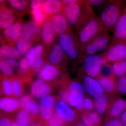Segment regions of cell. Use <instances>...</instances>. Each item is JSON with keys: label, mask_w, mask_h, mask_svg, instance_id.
Here are the masks:
<instances>
[{"label": "cell", "mask_w": 126, "mask_h": 126, "mask_svg": "<svg viewBox=\"0 0 126 126\" xmlns=\"http://www.w3.org/2000/svg\"><path fill=\"white\" fill-rule=\"evenodd\" d=\"M63 12L68 23L73 30H77L84 21L96 15L92 7L86 0L64 5Z\"/></svg>", "instance_id": "1"}, {"label": "cell", "mask_w": 126, "mask_h": 126, "mask_svg": "<svg viewBox=\"0 0 126 126\" xmlns=\"http://www.w3.org/2000/svg\"><path fill=\"white\" fill-rule=\"evenodd\" d=\"M57 40L69 61H79L82 47L77 33L72 31L62 34L57 37Z\"/></svg>", "instance_id": "2"}, {"label": "cell", "mask_w": 126, "mask_h": 126, "mask_svg": "<svg viewBox=\"0 0 126 126\" xmlns=\"http://www.w3.org/2000/svg\"><path fill=\"white\" fill-rule=\"evenodd\" d=\"M125 0H108L100 14L99 19L108 31L113 32L125 6Z\"/></svg>", "instance_id": "3"}, {"label": "cell", "mask_w": 126, "mask_h": 126, "mask_svg": "<svg viewBox=\"0 0 126 126\" xmlns=\"http://www.w3.org/2000/svg\"><path fill=\"white\" fill-rule=\"evenodd\" d=\"M106 30L99 17L96 15L84 21L76 31L82 49L94 37Z\"/></svg>", "instance_id": "4"}, {"label": "cell", "mask_w": 126, "mask_h": 126, "mask_svg": "<svg viewBox=\"0 0 126 126\" xmlns=\"http://www.w3.org/2000/svg\"><path fill=\"white\" fill-rule=\"evenodd\" d=\"M110 40L107 31L106 30L100 32L84 46L79 62L86 56L97 55L99 52H104L109 45Z\"/></svg>", "instance_id": "5"}, {"label": "cell", "mask_w": 126, "mask_h": 126, "mask_svg": "<svg viewBox=\"0 0 126 126\" xmlns=\"http://www.w3.org/2000/svg\"><path fill=\"white\" fill-rule=\"evenodd\" d=\"M79 62L82 63L80 73L94 79L100 75L102 67L107 63L101 55L97 54L86 56Z\"/></svg>", "instance_id": "6"}, {"label": "cell", "mask_w": 126, "mask_h": 126, "mask_svg": "<svg viewBox=\"0 0 126 126\" xmlns=\"http://www.w3.org/2000/svg\"><path fill=\"white\" fill-rule=\"evenodd\" d=\"M47 51L43 44L34 46L26 56L30 67L35 74L39 72L47 61Z\"/></svg>", "instance_id": "7"}, {"label": "cell", "mask_w": 126, "mask_h": 126, "mask_svg": "<svg viewBox=\"0 0 126 126\" xmlns=\"http://www.w3.org/2000/svg\"><path fill=\"white\" fill-rule=\"evenodd\" d=\"M126 51V43L115 42L110 43L108 47L101 56L107 63H113L125 58Z\"/></svg>", "instance_id": "8"}, {"label": "cell", "mask_w": 126, "mask_h": 126, "mask_svg": "<svg viewBox=\"0 0 126 126\" xmlns=\"http://www.w3.org/2000/svg\"><path fill=\"white\" fill-rule=\"evenodd\" d=\"M47 61L49 63L65 70L67 62L69 60L58 40L47 51Z\"/></svg>", "instance_id": "9"}, {"label": "cell", "mask_w": 126, "mask_h": 126, "mask_svg": "<svg viewBox=\"0 0 126 126\" xmlns=\"http://www.w3.org/2000/svg\"><path fill=\"white\" fill-rule=\"evenodd\" d=\"M55 113L68 126H74L78 123V115L77 113L65 102L60 99L56 103Z\"/></svg>", "instance_id": "10"}, {"label": "cell", "mask_w": 126, "mask_h": 126, "mask_svg": "<svg viewBox=\"0 0 126 126\" xmlns=\"http://www.w3.org/2000/svg\"><path fill=\"white\" fill-rule=\"evenodd\" d=\"M41 26L34 21L25 23L23 25L20 37L36 45L41 41Z\"/></svg>", "instance_id": "11"}, {"label": "cell", "mask_w": 126, "mask_h": 126, "mask_svg": "<svg viewBox=\"0 0 126 126\" xmlns=\"http://www.w3.org/2000/svg\"><path fill=\"white\" fill-rule=\"evenodd\" d=\"M62 70H64L47 62L38 72V77L46 82H53L62 77L64 74H61Z\"/></svg>", "instance_id": "12"}, {"label": "cell", "mask_w": 126, "mask_h": 126, "mask_svg": "<svg viewBox=\"0 0 126 126\" xmlns=\"http://www.w3.org/2000/svg\"><path fill=\"white\" fill-rule=\"evenodd\" d=\"M57 41L55 29L53 25L47 19L41 26V41L47 52Z\"/></svg>", "instance_id": "13"}, {"label": "cell", "mask_w": 126, "mask_h": 126, "mask_svg": "<svg viewBox=\"0 0 126 126\" xmlns=\"http://www.w3.org/2000/svg\"><path fill=\"white\" fill-rule=\"evenodd\" d=\"M69 91V106L75 108L81 104L85 96L82 84L78 81L70 80L68 83Z\"/></svg>", "instance_id": "14"}, {"label": "cell", "mask_w": 126, "mask_h": 126, "mask_svg": "<svg viewBox=\"0 0 126 126\" xmlns=\"http://www.w3.org/2000/svg\"><path fill=\"white\" fill-rule=\"evenodd\" d=\"M80 76L84 90L91 97L97 98L106 93L95 79L81 73Z\"/></svg>", "instance_id": "15"}, {"label": "cell", "mask_w": 126, "mask_h": 126, "mask_svg": "<svg viewBox=\"0 0 126 126\" xmlns=\"http://www.w3.org/2000/svg\"><path fill=\"white\" fill-rule=\"evenodd\" d=\"M111 43L123 42L126 43V4L113 31Z\"/></svg>", "instance_id": "16"}, {"label": "cell", "mask_w": 126, "mask_h": 126, "mask_svg": "<svg viewBox=\"0 0 126 126\" xmlns=\"http://www.w3.org/2000/svg\"><path fill=\"white\" fill-rule=\"evenodd\" d=\"M24 24L22 19L19 18L11 25L3 30L2 33L6 44L14 46L16 41L20 37Z\"/></svg>", "instance_id": "17"}, {"label": "cell", "mask_w": 126, "mask_h": 126, "mask_svg": "<svg viewBox=\"0 0 126 126\" xmlns=\"http://www.w3.org/2000/svg\"><path fill=\"white\" fill-rule=\"evenodd\" d=\"M55 97L49 95L40 100L39 104L40 113L44 121L47 122L54 114L56 104Z\"/></svg>", "instance_id": "18"}, {"label": "cell", "mask_w": 126, "mask_h": 126, "mask_svg": "<svg viewBox=\"0 0 126 126\" xmlns=\"http://www.w3.org/2000/svg\"><path fill=\"white\" fill-rule=\"evenodd\" d=\"M47 19L53 25L57 37L62 34L73 31L63 12L48 16Z\"/></svg>", "instance_id": "19"}, {"label": "cell", "mask_w": 126, "mask_h": 126, "mask_svg": "<svg viewBox=\"0 0 126 126\" xmlns=\"http://www.w3.org/2000/svg\"><path fill=\"white\" fill-rule=\"evenodd\" d=\"M7 4V3H6ZM6 4L0 5V28L4 30L17 20L18 15L7 6Z\"/></svg>", "instance_id": "20"}, {"label": "cell", "mask_w": 126, "mask_h": 126, "mask_svg": "<svg viewBox=\"0 0 126 126\" xmlns=\"http://www.w3.org/2000/svg\"><path fill=\"white\" fill-rule=\"evenodd\" d=\"M126 110V101L117 96L112 102L105 114V119L119 117Z\"/></svg>", "instance_id": "21"}, {"label": "cell", "mask_w": 126, "mask_h": 126, "mask_svg": "<svg viewBox=\"0 0 126 126\" xmlns=\"http://www.w3.org/2000/svg\"><path fill=\"white\" fill-rule=\"evenodd\" d=\"M118 95L105 93L101 96L94 98V108L99 115L105 114L113 100Z\"/></svg>", "instance_id": "22"}, {"label": "cell", "mask_w": 126, "mask_h": 126, "mask_svg": "<svg viewBox=\"0 0 126 126\" xmlns=\"http://www.w3.org/2000/svg\"><path fill=\"white\" fill-rule=\"evenodd\" d=\"M31 90L32 94L34 97L41 99L49 95L52 88L49 84L38 79L32 83Z\"/></svg>", "instance_id": "23"}, {"label": "cell", "mask_w": 126, "mask_h": 126, "mask_svg": "<svg viewBox=\"0 0 126 126\" xmlns=\"http://www.w3.org/2000/svg\"><path fill=\"white\" fill-rule=\"evenodd\" d=\"M64 6L61 0H45L41 8L48 17L63 12Z\"/></svg>", "instance_id": "24"}, {"label": "cell", "mask_w": 126, "mask_h": 126, "mask_svg": "<svg viewBox=\"0 0 126 126\" xmlns=\"http://www.w3.org/2000/svg\"><path fill=\"white\" fill-rule=\"evenodd\" d=\"M10 7L18 15L19 17L25 14L31 13L30 1L26 0H10L7 1Z\"/></svg>", "instance_id": "25"}, {"label": "cell", "mask_w": 126, "mask_h": 126, "mask_svg": "<svg viewBox=\"0 0 126 126\" xmlns=\"http://www.w3.org/2000/svg\"><path fill=\"white\" fill-rule=\"evenodd\" d=\"M35 73L30 67L26 56L21 58L18 68V77L23 81H29Z\"/></svg>", "instance_id": "26"}, {"label": "cell", "mask_w": 126, "mask_h": 126, "mask_svg": "<svg viewBox=\"0 0 126 126\" xmlns=\"http://www.w3.org/2000/svg\"><path fill=\"white\" fill-rule=\"evenodd\" d=\"M107 93L117 94L116 77H106L99 75L95 79Z\"/></svg>", "instance_id": "27"}, {"label": "cell", "mask_w": 126, "mask_h": 126, "mask_svg": "<svg viewBox=\"0 0 126 126\" xmlns=\"http://www.w3.org/2000/svg\"><path fill=\"white\" fill-rule=\"evenodd\" d=\"M83 124L85 126H100L101 124V119L96 111H84L79 113Z\"/></svg>", "instance_id": "28"}, {"label": "cell", "mask_w": 126, "mask_h": 126, "mask_svg": "<svg viewBox=\"0 0 126 126\" xmlns=\"http://www.w3.org/2000/svg\"><path fill=\"white\" fill-rule=\"evenodd\" d=\"M19 62L16 59L1 60L0 62V70L1 75L12 78L15 75V70L18 68Z\"/></svg>", "instance_id": "29"}, {"label": "cell", "mask_w": 126, "mask_h": 126, "mask_svg": "<svg viewBox=\"0 0 126 126\" xmlns=\"http://www.w3.org/2000/svg\"><path fill=\"white\" fill-rule=\"evenodd\" d=\"M20 56L15 47L7 44H3L0 48V61L5 60H17Z\"/></svg>", "instance_id": "30"}, {"label": "cell", "mask_w": 126, "mask_h": 126, "mask_svg": "<svg viewBox=\"0 0 126 126\" xmlns=\"http://www.w3.org/2000/svg\"><path fill=\"white\" fill-rule=\"evenodd\" d=\"M20 107L19 101L12 97L2 98L0 100V108L6 112L11 113Z\"/></svg>", "instance_id": "31"}, {"label": "cell", "mask_w": 126, "mask_h": 126, "mask_svg": "<svg viewBox=\"0 0 126 126\" xmlns=\"http://www.w3.org/2000/svg\"><path fill=\"white\" fill-rule=\"evenodd\" d=\"M34 46L33 45L24 39L20 37L15 43L14 47L17 50L20 57H25Z\"/></svg>", "instance_id": "32"}, {"label": "cell", "mask_w": 126, "mask_h": 126, "mask_svg": "<svg viewBox=\"0 0 126 126\" xmlns=\"http://www.w3.org/2000/svg\"><path fill=\"white\" fill-rule=\"evenodd\" d=\"M1 91L7 97L14 96L12 89L11 78L1 75Z\"/></svg>", "instance_id": "33"}, {"label": "cell", "mask_w": 126, "mask_h": 126, "mask_svg": "<svg viewBox=\"0 0 126 126\" xmlns=\"http://www.w3.org/2000/svg\"><path fill=\"white\" fill-rule=\"evenodd\" d=\"M12 89L14 96L20 97L22 96L24 91L23 81L18 76L11 78Z\"/></svg>", "instance_id": "34"}, {"label": "cell", "mask_w": 126, "mask_h": 126, "mask_svg": "<svg viewBox=\"0 0 126 126\" xmlns=\"http://www.w3.org/2000/svg\"><path fill=\"white\" fill-rule=\"evenodd\" d=\"M94 102L88 96L85 95L81 104L75 109L79 113L82 112L92 111H94Z\"/></svg>", "instance_id": "35"}, {"label": "cell", "mask_w": 126, "mask_h": 126, "mask_svg": "<svg viewBox=\"0 0 126 126\" xmlns=\"http://www.w3.org/2000/svg\"><path fill=\"white\" fill-rule=\"evenodd\" d=\"M113 73L117 78L126 74V63L125 60L113 62L111 64Z\"/></svg>", "instance_id": "36"}, {"label": "cell", "mask_w": 126, "mask_h": 126, "mask_svg": "<svg viewBox=\"0 0 126 126\" xmlns=\"http://www.w3.org/2000/svg\"><path fill=\"white\" fill-rule=\"evenodd\" d=\"M25 110L29 114L32 120L35 119L40 113L39 105L33 99H31L26 104Z\"/></svg>", "instance_id": "37"}, {"label": "cell", "mask_w": 126, "mask_h": 126, "mask_svg": "<svg viewBox=\"0 0 126 126\" xmlns=\"http://www.w3.org/2000/svg\"><path fill=\"white\" fill-rule=\"evenodd\" d=\"M31 120L29 114L25 109H21L16 116V122L21 126H29Z\"/></svg>", "instance_id": "38"}, {"label": "cell", "mask_w": 126, "mask_h": 126, "mask_svg": "<svg viewBox=\"0 0 126 126\" xmlns=\"http://www.w3.org/2000/svg\"><path fill=\"white\" fill-rule=\"evenodd\" d=\"M31 13L34 21L41 26L48 17L43 12L41 7L32 10Z\"/></svg>", "instance_id": "39"}, {"label": "cell", "mask_w": 126, "mask_h": 126, "mask_svg": "<svg viewBox=\"0 0 126 126\" xmlns=\"http://www.w3.org/2000/svg\"><path fill=\"white\" fill-rule=\"evenodd\" d=\"M69 82L65 85L61 86L59 90L58 94L60 99L63 101L69 106V91L68 88Z\"/></svg>", "instance_id": "40"}, {"label": "cell", "mask_w": 126, "mask_h": 126, "mask_svg": "<svg viewBox=\"0 0 126 126\" xmlns=\"http://www.w3.org/2000/svg\"><path fill=\"white\" fill-rule=\"evenodd\" d=\"M116 92L117 94H126V75L117 78Z\"/></svg>", "instance_id": "41"}, {"label": "cell", "mask_w": 126, "mask_h": 126, "mask_svg": "<svg viewBox=\"0 0 126 126\" xmlns=\"http://www.w3.org/2000/svg\"><path fill=\"white\" fill-rule=\"evenodd\" d=\"M46 124L47 126H65L67 125L55 113L52 118L46 123Z\"/></svg>", "instance_id": "42"}, {"label": "cell", "mask_w": 126, "mask_h": 126, "mask_svg": "<svg viewBox=\"0 0 126 126\" xmlns=\"http://www.w3.org/2000/svg\"><path fill=\"white\" fill-rule=\"evenodd\" d=\"M99 75L106 77H116L113 73L111 63H107L102 66Z\"/></svg>", "instance_id": "43"}, {"label": "cell", "mask_w": 126, "mask_h": 126, "mask_svg": "<svg viewBox=\"0 0 126 126\" xmlns=\"http://www.w3.org/2000/svg\"><path fill=\"white\" fill-rule=\"evenodd\" d=\"M100 126H123L119 117L105 120Z\"/></svg>", "instance_id": "44"}, {"label": "cell", "mask_w": 126, "mask_h": 126, "mask_svg": "<svg viewBox=\"0 0 126 126\" xmlns=\"http://www.w3.org/2000/svg\"><path fill=\"white\" fill-rule=\"evenodd\" d=\"M108 0H86L87 4L89 5L92 7H100L106 5Z\"/></svg>", "instance_id": "45"}, {"label": "cell", "mask_w": 126, "mask_h": 126, "mask_svg": "<svg viewBox=\"0 0 126 126\" xmlns=\"http://www.w3.org/2000/svg\"><path fill=\"white\" fill-rule=\"evenodd\" d=\"M32 99L33 96L31 95H25L21 97L19 101L20 108L21 109H25L26 104Z\"/></svg>", "instance_id": "46"}, {"label": "cell", "mask_w": 126, "mask_h": 126, "mask_svg": "<svg viewBox=\"0 0 126 126\" xmlns=\"http://www.w3.org/2000/svg\"><path fill=\"white\" fill-rule=\"evenodd\" d=\"M45 0H33L30 1V6L31 10L41 7Z\"/></svg>", "instance_id": "47"}, {"label": "cell", "mask_w": 126, "mask_h": 126, "mask_svg": "<svg viewBox=\"0 0 126 126\" xmlns=\"http://www.w3.org/2000/svg\"><path fill=\"white\" fill-rule=\"evenodd\" d=\"M12 121L6 117H2L0 121V126H10Z\"/></svg>", "instance_id": "48"}, {"label": "cell", "mask_w": 126, "mask_h": 126, "mask_svg": "<svg viewBox=\"0 0 126 126\" xmlns=\"http://www.w3.org/2000/svg\"><path fill=\"white\" fill-rule=\"evenodd\" d=\"M119 117L123 126H126V110L122 113Z\"/></svg>", "instance_id": "49"}, {"label": "cell", "mask_w": 126, "mask_h": 126, "mask_svg": "<svg viewBox=\"0 0 126 126\" xmlns=\"http://www.w3.org/2000/svg\"><path fill=\"white\" fill-rule=\"evenodd\" d=\"M10 126H21L16 121H13L12 123Z\"/></svg>", "instance_id": "50"}, {"label": "cell", "mask_w": 126, "mask_h": 126, "mask_svg": "<svg viewBox=\"0 0 126 126\" xmlns=\"http://www.w3.org/2000/svg\"><path fill=\"white\" fill-rule=\"evenodd\" d=\"M31 126H45L44 124L41 123H38L36 124H33Z\"/></svg>", "instance_id": "51"}, {"label": "cell", "mask_w": 126, "mask_h": 126, "mask_svg": "<svg viewBox=\"0 0 126 126\" xmlns=\"http://www.w3.org/2000/svg\"><path fill=\"white\" fill-rule=\"evenodd\" d=\"M74 126H85L83 124H82L81 123H78L77 124H75Z\"/></svg>", "instance_id": "52"}, {"label": "cell", "mask_w": 126, "mask_h": 126, "mask_svg": "<svg viewBox=\"0 0 126 126\" xmlns=\"http://www.w3.org/2000/svg\"><path fill=\"white\" fill-rule=\"evenodd\" d=\"M124 60H125V61H126V55H125V58H124Z\"/></svg>", "instance_id": "53"}]
</instances>
